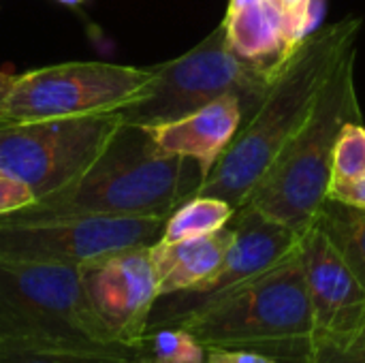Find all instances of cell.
Segmentation results:
<instances>
[{
	"label": "cell",
	"mask_w": 365,
	"mask_h": 363,
	"mask_svg": "<svg viewBox=\"0 0 365 363\" xmlns=\"http://www.w3.org/2000/svg\"><path fill=\"white\" fill-rule=\"evenodd\" d=\"M361 21L355 17L312 30L280 68L265 96L216 160L197 195L240 210L280 150L310 116L338 62L355 49Z\"/></svg>",
	"instance_id": "1"
},
{
	"label": "cell",
	"mask_w": 365,
	"mask_h": 363,
	"mask_svg": "<svg viewBox=\"0 0 365 363\" xmlns=\"http://www.w3.org/2000/svg\"><path fill=\"white\" fill-rule=\"evenodd\" d=\"M201 182L203 173L192 158L160 150L145 126L122 122L81 178L19 214L167 218L197 195Z\"/></svg>",
	"instance_id": "2"
},
{
	"label": "cell",
	"mask_w": 365,
	"mask_h": 363,
	"mask_svg": "<svg viewBox=\"0 0 365 363\" xmlns=\"http://www.w3.org/2000/svg\"><path fill=\"white\" fill-rule=\"evenodd\" d=\"M361 120L355 92V49L334 68L302 128L248 195V208L304 233L327 199L334 145L342 126Z\"/></svg>",
	"instance_id": "3"
},
{
	"label": "cell",
	"mask_w": 365,
	"mask_h": 363,
	"mask_svg": "<svg viewBox=\"0 0 365 363\" xmlns=\"http://www.w3.org/2000/svg\"><path fill=\"white\" fill-rule=\"evenodd\" d=\"M180 327L188 329L205 349L242 347L263 351L276 359L278 351H299L308 357L314 317L299 250L295 248L272 270L197 310Z\"/></svg>",
	"instance_id": "4"
},
{
	"label": "cell",
	"mask_w": 365,
	"mask_h": 363,
	"mask_svg": "<svg viewBox=\"0 0 365 363\" xmlns=\"http://www.w3.org/2000/svg\"><path fill=\"white\" fill-rule=\"evenodd\" d=\"M2 342H115L96 317L81 267L0 259Z\"/></svg>",
	"instance_id": "5"
},
{
	"label": "cell",
	"mask_w": 365,
	"mask_h": 363,
	"mask_svg": "<svg viewBox=\"0 0 365 363\" xmlns=\"http://www.w3.org/2000/svg\"><path fill=\"white\" fill-rule=\"evenodd\" d=\"M274 79L276 77L250 66L229 49L220 24L180 58L156 64L145 94L118 113L126 124L152 126L184 118L233 94L242 101L246 122Z\"/></svg>",
	"instance_id": "6"
},
{
	"label": "cell",
	"mask_w": 365,
	"mask_h": 363,
	"mask_svg": "<svg viewBox=\"0 0 365 363\" xmlns=\"http://www.w3.org/2000/svg\"><path fill=\"white\" fill-rule=\"evenodd\" d=\"M122 124L118 111L77 118L0 122V171L24 182L36 201L81 178Z\"/></svg>",
	"instance_id": "7"
},
{
	"label": "cell",
	"mask_w": 365,
	"mask_h": 363,
	"mask_svg": "<svg viewBox=\"0 0 365 363\" xmlns=\"http://www.w3.org/2000/svg\"><path fill=\"white\" fill-rule=\"evenodd\" d=\"M154 77V66L109 62H64L15 75L0 107L11 122L113 113L139 101Z\"/></svg>",
	"instance_id": "8"
},
{
	"label": "cell",
	"mask_w": 365,
	"mask_h": 363,
	"mask_svg": "<svg viewBox=\"0 0 365 363\" xmlns=\"http://www.w3.org/2000/svg\"><path fill=\"white\" fill-rule=\"evenodd\" d=\"M167 218L96 214H6L0 216V259L83 267L105 255L152 246Z\"/></svg>",
	"instance_id": "9"
},
{
	"label": "cell",
	"mask_w": 365,
	"mask_h": 363,
	"mask_svg": "<svg viewBox=\"0 0 365 363\" xmlns=\"http://www.w3.org/2000/svg\"><path fill=\"white\" fill-rule=\"evenodd\" d=\"M229 225L233 229V237L218 272L197 291L160 295L148 317V332L180 325L184 319L216 302L231 289L272 270L297 248L302 237L293 229L259 214L248 205L235 210Z\"/></svg>",
	"instance_id": "10"
},
{
	"label": "cell",
	"mask_w": 365,
	"mask_h": 363,
	"mask_svg": "<svg viewBox=\"0 0 365 363\" xmlns=\"http://www.w3.org/2000/svg\"><path fill=\"white\" fill-rule=\"evenodd\" d=\"M90 304L111 338L126 347H141L148 317L158 300L150 246L124 248L81 267Z\"/></svg>",
	"instance_id": "11"
},
{
	"label": "cell",
	"mask_w": 365,
	"mask_h": 363,
	"mask_svg": "<svg viewBox=\"0 0 365 363\" xmlns=\"http://www.w3.org/2000/svg\"><path fill=\"white\" fill-rule=\"evenodd\" d=\"M321 0H229L222 19L229 49L276 77L312 32Z\"/></svg>",
	"instance_id": "12"
},
{
	"label": "cell",
	"mask_w": 365,
	"mask_h": 363,
	"mask_svg": "<svg viewBox=\"0 0 365 363\" xmlns=\"http://www.w3.org/2000/svg\"><path fill=\"white\" fill-rule=\"evenodd\" d=\"M299 259L314 317V338L342 340L365 323V289L325 233L312 225L299 237Z\"/></svg>",
	"instance_id": "13"
},
{
	"label": "cell",
	"mask_w": 365,
	"mask_h": 363,
	"mask_svg": "<svg viewBox=\"0 0 365 363\" xmlns=\"http://www.w3.org/2000/svg\"><path fill=\"white\" fill-rule=\"evenodd\" d=\"M242 101L229 94L184 118L145 126V131L160 150L192 158L205 180L216 160L222 156V152L242 128Z\"/></svg>",
	"instance_id": "14"
},
{
	"label": "cell",
	"mask_w": 365,
	"mask_h": 363,
	"mask_svg": "<svg viewBox=\"0 0 365 363\" xmlns=\"http://www.w3.org/2000/svg\"><path fill=\"white\" fill-rule=\"evenodd\" d=\"M231 237L233 229L227 225L216 233L195 240L154 242L150 246V259L156 274L158 297L203 287L218 272Z\"/></svg>",
	"instance_id": "15"
},
{
	"label": "cell",
	"mask_w": 365,
	"mask_h": 363,
	"mask_svg": "<svg viewBox=\"0 0 365 363\" xmlns=\"http://www.w3.org/2000/svg\"><path fill=\"white\" fill-rule=\"evenodd\" d=\"M137 353L120 342H2L0 363H133Z\"/></svg>",
	"instance_id": "16"
},
{
	"label": "cell",
	"mask_w": 365,
	"mask_h": 363,
	"mask_svg": "<svg viewBox=\"0 0 365 363\" xmlns=\"http://www.w3.org/2000/svg\"><path fill=\"white\" fill-rule=\"evenodd\" d=\"M312 225L325 233L365 289V210L325 199Z\"/></svg>",
	"instance_id": "17"
},
{
	"label": "cell",
	"mask_w": 365,
	"mask_h": 363,
	"mask_svg": "<svg viewBox=\"0 0 365 363\" xmlns=\"http://www.w3.org/2000/svg\"><path fill=\"white\" fill-rule=\"evenodd\" d=\"M233 214L235 210L222 199L192 195L167 216L160 240L184 242V240H195V237L216 233L231 223Z\"/></svg>",
	"instance_id": "18"
},
{
	"label": "cell",
	"mask_w": 365,
	"mask_h": 363,
	"mask_svg": "<svg viewBox=\"0 0 365 363\" xmlns=\"http://www.w3.org/2000/svg\"><path fill=\"white\" fill-rule=\"evenodd\" d=\"M361 178H365V126L361 120H351L342 126L334 145L329 190L349 186Z\"/></svg>",
	"instance_id": "19"
},
{
	"label": "cell",
	"mask_w": 365,
	"mask_h": 363,
	"mask_svg": "<svg viewBox=\"0 0 365 363\" xmlns=\"http://www.w3.org/2000/svg\"><path fill=\"white\" fill-rule=\"evenodd\" d=\"M141 349L165 363H205V347L180 325L150 329Z\"/></svg>",
	"instance_id": "20"
},
{
	"label": "cell",
	"mask_w": 365,
	"mask_h": 363,
	"mask_svg": "<svg viewBox=\"0 0 365 363\" xmlns=\"http://www.w3.org/2000/svg\"><path fill=\"white\" fill-rule=\"evenodd\" d=\"M306 363H365V323L342 340L312 342Z\"/></svg>",
	"instance_id": "21"
},
{
	"label": "cell",
	"mask_w": 365,
	"mask_h": 363,
	"mask_svg": "<svg viewBox=\"0 0 365 363\" xmlns=\"http://www.w3.org/2000/svg\"><path fill=\"white\" fill-rule=\"evenodd\" d=\"M32 203H36L34 193L17 178L0 171V216L19 212Z\"/></svg>",
	"instance_id": "22"
},
{
	"label": "cell",
	"mask_w": 365,
	"mask_h": 363,
	"mask_svg": "<svg viewBox=\"0 0 365 363\" xmlns=\"http://www.w3.org/2000/svg\"><path fill=\"white\" fill-rule=\"evenodd\" d=\"M205 363H280L274 355L242 347H207Z\"/></svg>",
	"instance_id": "23"
},
{
	"label": "cell",
	"mask_w": 365,
	"mask_h": 363,
	"mask_svg": "<svg viewBox=\"0 0 365 363\" xmlns=\"http://www.w3.org/2000/svg\"><path fill=\"white\" fill-rule=\"evenodd\" d=\"M327 199H336V201H342L346 205H353V208H361L365 210V178L349 184V186H342V188H334L327 193Z\"/></svg>",
	"instance_id": "24"
},
{
	"label": "cell",
	"mask_w": 365,
	"mask_h": 363,
	"mask_svg": "<svg viewBox=\"0 0 365 363\" xmlns=\"http://www.w3.org/2000/svg\"><path fill=\"white\" fill-rule=\"evenodd\" d=\"M13 81H15V75H9V73L0 71V107H2V103H4V98H6V94H9V90H11Z\"/></svg>",
	"instance_id": "25"
},
{
	"label": "cell",
	"mask_w": 365,
	"mask_h": 363,
	"mask_svg": "<svg viewBox=\"0 0 365 363\" xmlns=\"http://www.w3.org/2000/svg\"><path fill=\"white\" fill-rule=\"evenodd\" d=\"M133 363H165V362H160V359H154L150 353H145L141 347H139V353L135 355V359H133Z\"/></svg>",
	"instance_id": "26"
},
{
	"label": "cell",
	"mask_w": 365,
	"mask_h": 363,
	"mask_svg": "<svg viewBox=\"0 0 365 363\" xmlns=\"http://www.w3.org/2000/svg\"><path fill=\"white\" fill-rule=\"evenodd\" d=\"M56 2H60V4H66V6H75V4H79L81 0H56Z\"/></svg>",
	"instance_id": "27"
},
{
	"label": "cell",
	"mask_w": 365,
	"mask_h": 363,
	"mask_svg": "<svg viewBox=\"0 0 365 363\" xmlns=\"http://www.w3.org/2000/svg\"><path fill=\"white\" fill-rule=\"evenodd\" d=\"M0 122H4V118H2V116H0Z\"/></svg>",
	"instance_id": "28"
}]
</instances>
